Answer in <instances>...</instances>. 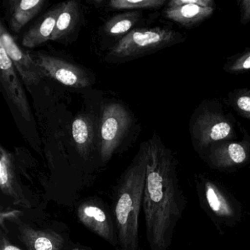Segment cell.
<instances>
[{"instance_id": "obj_1", "label": "cell", "mask_w": 250, "mask_h": 250, "mask_svg": "<svg viewBox=\"0 0 250 250\" xmlns=\"http://www.w3.org/2000/svg\"><path fill=\"white\" fill-rule=\"evenodd\" d=\"M147 164L143 208L150 250H168L187 199L180 184L178 161L155 134L147 142Z\"/></svg>"}, {"instance_id": "obj_2", "label": "cell", "mask_w": 250, "mask_h": 250, "mask_svg": "<svg viewBox=\"0 0 250 250\" xmlns=\"http://www.w3.org/2000/svg\"><path fill=\"white\" fill-rule=\"evenodd\" d=\"M147 164L146 142L115 187L112 216L118 234V250H140L139 217L143 206Z\"/></svg>"}, {"instance_id": "obj_3", "label": "cell", "mask_w": 250, "mask_h": 250, "mask_svg": "<svg viewBox=\"0 0 250 250\" xmlns=\"http://www.w3.org/2000/svg\"><path fill=\"white\" fill-rule=\"evenodd\" d=\"M233 115L225 112L220 102L206 99L198 105L190 118L188 131L194 150L202 159L213 145L236 137Z\"/></svg>"}, {"instance_id": "obj_4", "label": "cell", "mask_w": 250, "mask_h": 250, "mask_svg": "<svg viewBox=\"0 0 250 250\" xmlns=\"http://www.w3.org/2000/svg\"><path fill=\"white\" fill-rule=\"evenodd\" d=\"M194 184L200 207L219 233L223 234L225 228H235L241 222V203L220 181L200 173L194 175Z\"/></svg>"}, {"instance_id": "obj_5", "label": "cell", "mask_w": 250, "mask_h": 250, "mask_svg": "<svg viewBox=\"0 0 250 250\" xmlns=\"http://www.w3.org/2000/svg\"><path fill=\"white\" fill-rule=\"evenodd\" d=\"M187 36L169 27L136 29L124 36L109 52L115 61H128L184 43Z\"/></svg>"}, {"instance_id": "obj_6", "label": "cell", "mask_w": 250, "mask_h": 250, "mask_svg": "<svg viewBox=\"0 0 250 250\" xmlns=\"http://www.w3.org/2000/svg\"><path fill=\"white\" fill-rule=\"evenodd\" d=\"M213 170L233 173L250 163V136L244 131L241 140H227L213 145L204 159Z\"/></svg>"}, {"instance_id": "obj_7", "label": "cell", "mask_w": 250, "mask_h": 250, "mask_svg": "<svg viewBox=\"0 0 250 250\" xmlns=\"http://www.w3.org/2000/svg\"><path fill=\"white\" fill-rule=\"evenodd\" d=\"M131 124V116L122 104L112 103L105 106L101 124L99 150L102 162L106 163L110 160Z\"/></svg>"}, {"instance_id": "obj_8", "label": "cell", "mask_w": 250, "mask_h": 250, "mask_svg": "<svg viewBox=\"0 0 250 250\" xmlns=\"http://www.w3.org/2000/svg\"><path fill=\"white\" fill-rule=\"evenodd\" d=\"M77 217L87 229L118 250V238L113 216L106 204L98 197L86 199L79 205Z\"/></svg>"}, {"instance_id": "obj_9", "label": "cell", "mask_w": 250, "mask_h": 250, "mask_svg": "<svg viewBox=\"0 0 250 250\" xmlns=\"http://www.w3.org/2000/svg\"><path fill=\"white\" fill-rule=\"evenodd\" d=\"M32 57L44 77L69 87L83 88L90 86V77L78 65L42 52H37Z\"/></svg>"}, {"instance_id": "obj_10", "label": "cell", "mask_w": 250, "mask_h": 250, "mask_svg": "<svg viewBox=\"0 0 250 250\" xmlns=\"http://www.w3.org/2000/svg\"><path fill=\"white\" fill-rule=\"evenodd\" d=\"M216 8L212 0H172L165 9V17L187 29H193L208 20Z\"/></svg>"}, {"instance_id": "obj_11", "label": "cell", "mask_w": 250, "mask_h": 250, "mask_svg": "<svg viewBox=\"0 0 250 250\" xmlns=\"http://www.w3.org/2000/svg\"><path fill=\"white\" fill-rule=\"evenodd\" d=\"M0 44L5 48L7 55L27 86L36 85L42 81L44 75L32 55L17 45L2 23L0 26Z\"/></svg>"}, {"instance_id": "obj_12", "label": "cell", "mask_w": 250, "mask_h": 250, "mask_svg": "<svg viewBox=\"0 0 250 250\" xmlns=\"http://www.w3.org/2000/svg\"><path fill=\"white\" fill-rule=\"evenodd\" d=\"M0 80L8 97L22 118L27 121H31V109L25 92L16 72L15 67L2 44H0Z\"/></svg>"}, {"instance_id": "obj_13", "label": "cell", "mask_w": 250, "mask_h": 250, "mask_svg": "<svg viewBox=\"0 0 250 250\" xmlns=\"http://www.w3.org/2000/svg\"><path fill=\"white\" fill-rule=\"evenodd\" d=\"M0 188L4 195L12 199L15 206L31 207L17 176L14 156L3 146L0 147Z\"/></svg>"}, {"instance_id": "obj_14", "label": "cell", "mask_w": 250, "mask_h": 250, "mask_svg": "<svg viewBox=\"0 0 250 250\" xmlns=\"http://www.w3.org/2000/svg\"><path fill=\"white\" fill-rule=\"evenodd\" d=\"M18 220L14 221L18 228L19 239L27 250H63L65 241L61 234L51 229H35Z\"/></svg>"}, {"instance_id": "obj_15", "label": "cell", "mask_w": 250, "mask_h": 250, "mask_svg": "<svg viewBox=\"0 0 250 250\" xmlns=\"http://www.w3.org/2000/svg\"><path fill=\"white\" fill-rule=\"evenodd\" d=\"M62 8V3L59 4L46 13L36 24H35L24 35L22 39L23 46L35 48L51 40L57 20Z\"/></svg>"}, {"instance_id": "obj_16", "label": "cell", "mask_w": 250, "mask_h": 250, "mask_svg": "<svg viewBox=\"0 0 250 250\" xmlns=\"http://www.w3.org/2000/svg\"><path fill=\"white\" fill-rule=\"evenodd\" d=\"M44 0H14L10 2V26L16 33L20 32L43 8Z\"/></svg>"}, {"instance_id": "obj_17", "label": "cell", "mask_w": 250, "mask_h": 250, "mask_svg": "<svg viewBox=\"0 0 250 250\" xmlns=\"http://www.w3.org/2000/svg\"><path fill=\"white\" fill-rule=\"evenodd\" d=\"M80 5L77 1L62 2V8L57 20L50 41L61 40L75 28L80 20Z\"/></svg>"}, {"instance_id": "obj_18", "label": "cell", "mask_w": 250, "mask_h": 250, "mask_svg": "<svg viewBox=\"0 0 250 250\" xmlns=\"http://www.w3.org/2000/svg\"><path fill=\"white\" fill-rule=\"evenodd\" d=\"M72 136L77 150L82 156L88 155L93 143V124L85 116L77 117L72 124Z\"/></svg>"}, {"instance_id": "obj_19", "label": "cell", "mask_w": 250, "mask_h": 250, "mask_svg": "<svg viewBox=\"0 0 250 250\" xmlns=\"http://www.w3.org/2000/svg\"><path fill=\"white\" fill-rule=\"evenodd\" d=\"M138 13L121 14L111 19L106 24V32L112 36H120L129 31L140 20Z\"/></svg>"}, {"instance_id": "obj_20", "label": "cell", "mask_w": 250, "mask_h": 250, "mask_svg": "<svg viewBox=\"0 0 250 250\" xmlns=\"http://www.w3.org/2000/svg\"><path fill=\"white\" fill-rule=\"evenodd\" d=\"M228 102L243 118L250 121V90L235 89L228 94Z\"/></svg>"}, {"instance_id": "obj_21", "label": "cell", "mask_w": 250, "mask_h": 250, "mask_svg": "<svg viewBox=\"0 0 250 250\" xmlns=\"http://www.w3.org/2000/svg\"><path fill=\"white\" fill-rule=\"evenodd\" d=\"M166 2V0H112L109 6L116 10L156 9Z\"/></svg>"}, {"instance_id": "obj_22", "label": "cell", "mask_w": 250, "mask_h": 250, "mask_svg": "<svg viewBox=\"0 0 250 250\" xmlns=\"http://www.w3.org/2000/svg\"><path fill=\"white\" fill-rule=\"evenodd\" d=\"M225 72L229 74H243L250 71V47L244 52L228 58L223 66Z\"/></svg>"}, {"instance_id": "obj_23", "label": "cell", "mask_w": 250, "mask_h": 250, "mask_svg": "<svg viewBox=\"0 0 250 250\" xmlns=\"http://www.w3.org/2000/svg\"><path fill=\"white\" fill-rule=\"evenodd\" d=\"M240 9V22L242 25H247L250 22V0L238 1Z\"/></svg>"}, {"instance_id": "obj_24", "label": "cell", "mask_w": 250, "mask_h": 250, "mask_svg": "<svg viewBox=\"0 0 250 250\" xmlns=\"http://www.w3.org/2000/svg\"><path fill=\"white\" fill-rule=\"evenodd\" d=\"M7 228H1L0 230V250H21L10 241Z\"/></svg>"}, {"instance_id": "obj_25", "label": "cell", "mask_w": 250, "mask_h": 250, "mask_svg": "<svg viewBox=\"0 0 250 250\" xmlns=\"http://www.w3.org/2000/svg\"></svg>"}]
</instances>
